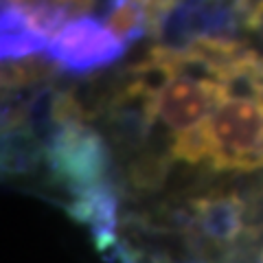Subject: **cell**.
Wrapping results in <instances>:
<instances>
[{"mask_svg":"<svg viewBox=\"0 0 263 263\" xmlns=\"http://www.w3.org/2000/svg\"><path fill=\"white\" fill-rule=\"evenodd\" d=\"M261 263H263V252H261Z\"/></svg>","mask_w":263,"mask_h":263,"instance_id":"7c38bea8","label":"cell"},{"mask_svg":"<svg viewBox=\"0 0 263 263\" xmlns=\"http://www.w3.org/2000/svg\"><path fill=\"white\" fill-rule=\"evenodd\" d=\"M202 129L213 167L246 171L263 167V99H219Z\"/></svg>","mask_w":263,"mask_h":263,"instance_id":"6da1fadb","label":"cell"},{"mask_svg":"<svg viewBox=\"0 0 263 263\" xmlns=\"http://www.w3.org/2000/svg\"><path fill=\"white\" fill-rule=\"evenodd\" d=\"M51 167L70 184L95 189L105 171L108 154L92 129L81 123H72L60 129V134L48 145Z\"/></svg>","mask_w":263,"mask_h":263,"instance_id":"3957f363","label":"cell"},{"mask_svg":"<svg viewBox=\"0 0 263 263\" xmlns=\"http://www.w3.org/2000/svg\"><path fill=\"white\" fill-rule=\"evenodd\" d=\"M193 215L204 239L213 243H235L243 233V202L235 193H213L193 200Z\"/></svg>","mask_w":263,"mask_h":263,"instance_id":"5b68a950","label":"cell"},{"mask_svg":"<svg viewBox=\"0 0 263 263\" xmlns=\"http://www.w3.org/2000/svg\"><path fill=\"white\" fill-rule=\"evenodd\" d=\"M18 3L22 5V9L27 11L33 27L51 40L70 20H75L70 15V11L66 9L62 3H57V0H18Z\"/></svg>","mask_w":263,"mask_h":263,"instance_id":"ba28073f","label":"cell"},{"mask_svg":"<svg viewBox=\"0 0 263 263\" xmlns=\"http://www.w3.org/2000/svg\"><path fill=\"white\" fill-rule=\"evenodd\" d=\"M105 27L125 44L145 37L152 31V18L145 0H129V3L117 7L105 18Z\"/></svg>","mask_w":263,"mask_h":263,"instance_id":"52a82bcc","label":"cell"},{"mask_svg":"<svg viewBox=\"0 0 263 263\" xmlns=\"http://www.w3.org/2000/svg\"><path fill=\"white\" fill-rule=\"evenodd\" d=\"M219 99L221 92L215 84L176 77L156 97V117L174 132V136H182L206 123Z\"/></svg>","mask_w":263,"mask_h":263,"instance_id":"277c9868","label":"cell"},{"mask_svg":"<svg viewBox=\"0 0 263 263\" xmlns=\"http://www.w3.org/2000/svg\"><path fill=\"white\" fill-rule=\"evenodd\" d=\"M127 51V44L105 27V22L79 15L51 40L46 60L66 72L86 75L119 62Z\"/></svg>","mask_w":263,"mask_h":263,"instance_id":"7a4b0ae2","label":"cell"},{"mask_svg":"<svg viewBox=\"0 0 263 263\" xmlns=\"http://www.w3.org/2000/svg\"><path fill=\"white\" fill-rule=\"evenodd\" d=\"M164 160L156 158V156H141L134 164H132L129 169V178L132 182H134V186L138 189H154L158 186L162 182L164 178Z\"/></svg>","mask_w":263,"mask_h":263,"instance_id":"30bf717a","label":"cell"},{"mask_svg":"<svg viewBox=\"0 0 263 263\" xmlns=\"http://www.w3.org/2000/svg\"><path fill=\"white\" fill-rule=\"evenodd\" d=\"M57 3H62L66 9L70 11L72 18H75L77 13H88V11L99 9V0H57Z\"/></svg>","mask_w":263,"mask_h":263,"instance_id":"8fae6325","label":"cell"},{"mask_svg":"<svg viewBox=\"0 0 263 263\" xmlns=\"http://www.w3.org/2000/svg\"><path fill=\"white\" fill-rule=\"evenodd\" d=\"M51 62L42 60H20V62H5L3 64V88L7 90H22L27 86H33L42 81L53 72Z\"/></svg>","mask_w":263,"mask_h":263,"instance_id":"9c48e42d","label":"cell"},{"mask_svg":"<svg viewBox=\"0 0 263 263\" xmlns=\"http://www.w3.org/2000/svg\"><path fill=\"white\" fill-rule=\"evenodd\" d=\"M51 37L42 35L31 24L18 0H3L0 11V60L20 62L37 53H46Z\"/></svg>","mask_w":263,"mask_h":263,"instance_id":"8992f818","label":"cell"}]
</instances>
